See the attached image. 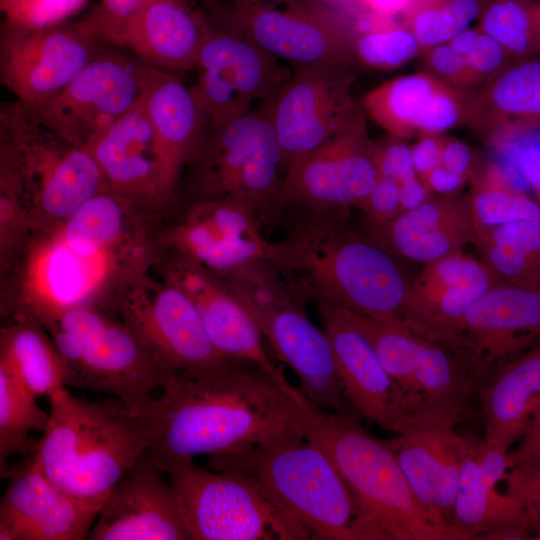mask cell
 Instances as JSON below:
<instances>
[{
  "mask_svg": "<svg viewBox=\"0 0 540 540\" xmlns=\"http://www.w3.org/2000/svg\"><path fill=\"white\" fill-rule=\"evenodd\" d=\"M348 209L292 206L264 259L303 305L327 304L382 322L403 321L410 285L391 253L357 234Z\"/></svg>",
  "mask_w": 540,
  "mask_h": 540,
  "instance_id": "1",
  "label": "cell"
},
{
  "mask_svg": "<svg viewBox=\"0 0 540 540\" xmlns=\"http://www.w3.org/2000/svg\"><path fill=\"white\" fill-rule=\"evenodd\" d=\"M289 384L281 385L260 367L241 361L210 377L178 374L140 409L153 438L147 455L157 464L249 449L291 428Z\"/></svg>",
  "mask_w": 540,
  "mask_h": 540,
  "instance_id": "2",
  "label": "cell"
},
{
  "mask_svg": "<svg viewBox=\"0 0 540 540\" xmlns=\"http://www.w3.org/2000/svg\"><path fill=\"white\" fill-rule=\"evenodd\" d=\"M288 422L328 455L381 540L473 539L419 500L387 440L346 411L319 408L290 384Z\"/></svg>",
  "mask_w": 540,
  "mask_h": 540,
  "instance_id": "3",
  "label": "cell"
},
{
  "mask_svg": "<svg viewBox=\"0 0 540 540\" xmlns=\"http://www.w3.org/2000/svg\"><path fill=\"white\" fill-rule=\"evenodd\" d=\"M48 399V427L31 463L68 495L103 504L151 448L147 418L120 399L92 402L66 387Z\"/></svg>",
  "mask_w": 540,
  "mask_h": 540,
  "instance_id": "4",
  "label": "cell"
},
{
  "mask_svg": "<svg viewBox=\"0 0 540 540\" xmlns=\"http://www.w3.org/2000/svg\"><path fill=\"white\" fill-rule=\"evenodd\" d=\"M209 464L253 479L309 539L381 540L328 455L293 428Z\"/></svg>",
  "mask_w": 540,
  "mask_h": 540,
  "instance_id": "5",
  "label": "cell"
},
{
  "mask_svg": "<svg viewBox=\"0 0 540 540\" xmlns=\"http://www.w3.org/2000/svg\"><path fill=\"white\" fill-rule=\"evenodd\" d=\"M64 364V386L110 394L136 409L175 373L130 324L90 307L58 313L47 327Z\"/></svg>",
  "mask_w": 540,
  "mask_h": 540,
  "instance_id": "6",
  "label": "cell"
},
{
  "mask_svg": "<svg viewBox=\"0 0 540 540\" xmlns=\"http://www.w3.org/2000/svg\"><path fill=\"white\" fill-rule=\"evenodd\" d=\"M272 99L230 121L210 122L186 167L198 198H230L259 216L265 228L281 222L285 177L272 120Z\"/></svg>",
  "mask_w": 540,
  "mask_h": 540,
  "instance_id": "7",
  "label": "cell"
},
{
  "mask_svg": "<svg viewBox=\"0 0 540 540\" xmlns=\"http://www.w3.org/2000/svg\"><path fill=\"white\" fill-rule=\"evenodd\" d=\"M222 277L248 310L274 356L290 367L297 387L312 404L344 411L347 401L326 332L307 317L305 305L264 258Z\"/></svg>",
  "mask_w": 540,
  "mask_h": 540,
  "instance_id": "8",
  "label": "cell"
},
{
  "mask_svg": "<svg viewBox=\"0 0 540 540\" xmlns=\"http://www.w3.org/2000/svg\"><path fill=\"white\" fill-rule=\"evenodd\" d=\"M1 179L47 216L68 219L105 188L92 154L41 123L23 103L0 109Z\"/></svg>",
  "mask_w": 540,
  "mask_h": 540,
  "instance_id": "9",
  "label": "cell"
},
{
  "mask_svg": "<svg viewBox=\"0 0 540 540\" xmlns=\"http://www.w3.org/2000/svg\"><path fill=\"white\" fill-rule=\"evenodd\" d=\"M154 465L169 478L191 540L309 539L245 474L207 470L193 458Z\"/></svg>",
  "mask_w": 540,
  "mask_h": 540,
  "instance_id": "10",
  "label": "cell"
},
{
  "mask_svg": "<svg viewBox=\"0 0 540 540\" xmlns=\"http://www.w3.org/2000/svg\"><path fill=\"white\" fill-rule=\"evenodd\" d=\"M218 25L233 30L296 68L354 63V24L316 0H257L219 7Z\"/></svg>",
  "mask_w": 540,
  "mask_h": 540,
  "instance_id": "11",
  "label": "cell"
},
{
  "mask_svg": "<svg viewBox=\"0 0 540 540\" xmlns=\"http://www.w3.org/2000/svg\"><path fill=\"white\" fill-rule=\"evenodd\" d=\"M154 70L137 56L102 49L58 94L26 106L41 123L86 148L139 102Z\"/></svg>",
  "mask_w": 540,
  "mask_h": 540,
  "instance_id": "12",
  "label": "cell"
},
{
  "mask_svg": "<svg viewBox=\"0 0 540 540\" xmlns=\"http://www.w3.org/2000/svg\"><path fill=\"white\" fill-rule=\"evenodd\" d=\"M354 63L295 69L272 99L284 173L301 157L350 126L362 113L351 95Z\"/></svg>",
  "mask_w": 540,
  "mask_h": 540,
  "instance_id": "13",
  "label": "cell"
},
{
  "mask_svg": "<svg viewBox=\"0 0 540 540\" xmlns=\"http://www.w3.org/2000/svg\"><path fill=\"white\" fill-rule=\"evenodd\" d=\"M86 21L49 27L4 23L1 82L17 101L33 107L58 94L103 49Z\"/></svg>",
  "mask_w": 540,
  "mask_h": 540,
  "instance_id": "14",
  "label": "cell"
},
{
  "mask_svg": "<svg viewBox=\"0 0 540 540\" xmlns=\"http://www.w3.org/2000/svg\"><path fill=\"white\" fill-rule=\"evenodd\" d=\"M538 342L540 291L502 281L469 307L442 346L464 364L477 390Z\"/></svg>",
  "mask_w": 540,
  "mask_h": 540,
  "instance_id": "15",
  "label": "cell"
},
{
  "mask_svg": "<svg viewBox=\"0 0 540 540\" xmlns=\"http://www.w3.org/2000/svg\"><path fill=\"white\" fill-rule=\"evenodd\" d=\"M191 88L208 120L224 123L252 110L257 100L273 98L292 72L249 38L212 27L200 50Z\"/></svg>",
  "mask_w": 540,
  "mask_h": 540,
  "instance_id": "16",
  "label": "cell"
},
{
  "mask_svg": "<svg viewBox=\"0 0 540 540\" xmlns=\"http://www.w3.org/2000/svg\"><path fill=\"white\" fill-rule=\"evenodd\" d=\"M376 179L374 141L364 112L345 130L298 159L286 172L279 204L317 210L359 207Z\"/></svg>",
  "mask_w": 540,
  "mask_h": 540,
  "instance_id": "17",
  "label": "cell"
},
{
  "mask_svg": "<svg viewBox=\"0 0 540 540\" xmlns=\"http://www.w3.org/2000/svg\"><path fill=\"white\" fill-rule=\"evenodd\" d=\"M166 241L172 251L219 276L264 258L269 243L256 212L230 198L194 199Z\"/></svg>",
  "mask_w": 540,
  "mask_h": 540,
  "instance_id": "18",
  "label": "cell"
},
{
  "mask_svg": "<svg viewBox=\"0 0 540 540\" xmlns=\"http://www.w3.org/2000/svg\"><path fill=\"white\" fill-rule=\"evenodd\" d=\"M122 311L124 321L179 375L210 377L239 362L226 358L216 349L192 301L168 279L150 299L136 298Z\"/></svg>",
  "mask_w": 540,
  "mask_h": 540,
  "instance_id": "19",
  "label": "cell"
},
{
  "mask_svg": "<svg viewBox=\"0 0 540 540\" xmlns=\"http://www.w3.org/2000/svg\"><path fill=\"white\" fill-rule=\"evenodd\" d=\"M86 149L97 162L106 187L133 200L164 202L181 177L151 125L143 96Z\"/></svg>",
  "mask_w": 540,
  "mask_h": 540,
  "instance_id": "20",
  "label": "cell"
},
{
  "mask_svg": "<svg viewBox=\"0 0 540 540\" xmlns=\"http://www.w3.org/2000/svg\"><path fill=\"white\" fill-rule=\"evenodd\" d=\"M166 279L192 301L216 349L226 358L254 364L286 385L284 371L270 358L258 325L219 275L172 251Z\"/></svg>",
  "mask_w": 540,
  "mask_h": 540,
  "instance_id": "21",
  "label": "cell"
},
{
  "mask_svg": "<svg viewBox=\"0 0 540 540\" xmlns=\"http://www.w3.org/2000/svg\"><path fill=\"white\" fill-rule=\"evenodd\" d=\"M147 453L110 491L92 540H191L179 499Z\"/></svg>",
  "mask_w": 540,
  "mask_h": 540,
  "instance_id": "22",
  "label": "cell"
},
{
  "mask_svg": "<svg viewBox=\"0 0 540 540\" xmlns=\"http://www.w3.org/2000/svg\"><path fill=\"white\" fill-rule=\"evenodd\" d=\"M317 310L334 351L347 401L384 430L399 434L413 425L390 376L349 310L327 304H317Z\"/></svg>",
  "mask_w": 540,
  "mask_h": 540,
  "instance_id": "23",
  "label": "cell"
},
{
  "mask_svg": "<svg viewBox=\"0 0 540 540\" xmlns=\"http://www.w3.org/2000/svg\"><path fill=\"white\" fill-rule=\"evenodd\" d=\"M101 507L68 495L31 463L1 499L0 540L86 539Z\"/></svg>",
  "mask_w": 540,
  "mask_h": 540,
  "instance_id": "24",
  "label": "cell"
},
{
  "mask_svg": "<svg viewBox=\"0 0 540 540\" xmlns=\"http://www.w3.org/2000/svg\"><path fill=\"white\" fill-rule=\"evenodd\" d=\"M502 281L487 263L463 252L425 263L410 285L403 321L443 345L469 307Z\"/></svg>",
  "mask_w": 540,
  "mask_h": 540,
  "instance_id": "25",
  "label": "cell"
},
{
  "mask_svg": "<svg viewBox=\"0 0 540 540\" xmlns=\"http://www.w3.org/2000/svg\"><path fill=\"white\" fill-rule=\"evenodd\" d=\"M389 376L414 424L456 425L468 417L474 383L464 364L444 346L418 335Z\"/></svg>",
  "mask_w": 540,
  "mask_h": 540,
  "instance_id": "26",
  "label": "cell"
},
{
  "mask_svg": "<svg viewBox=\"0 0 540 540\" xmlns=\"http://www.w3.org/2000/svg\"><path fill=\"white\" fill-rule=\"evenodd\" d=\"M468 90L450 86L429 73L393 78L372 89L364 110L389 135L438 133L465 122Z\"/></svg>",
  "mask_w": 540,
  "mask_h": 540,
  "instance_id": "27",
  "label": "cell"
},
{
  "mask_svg": "<svg viewBox=\"0 0 540 540\" xmlns=\"http://www.w3.org/2000/svg\"><path fill=\"white\" fill-rule=\"evenodd\" d=\"M387 442L419 500L452 526L457 486L470 448V436L458 434L455 425L419 423Z\"/></svg>",
  "mask_w": 540,
  "mask_h": 540,
  "instance_id": "28",
  "label": "cell"
},
{
  "mask_svg": "<svg viewBox=\"0 0 540 540\" xmlns=\"http://www.w3.org/2000/svg\"><path fill=\"white\" fill-rule=\"evenodd\" d=\"M367 237L390 253L423 264L476 244L468 197L456 194L430 196L388 222L369 224Z\"/></svg>",
  "mask_w": 540,
  "mask_h": 540,
  "instance_id": "29",
  "label": "cell"
},
{
  "mask_svg": "<svg viewBox=\"0 0 540 540\" xmlns=\"http://www.w3.org/2000/svg\"><path fill=\"white\" fill-rule=\"evenodd\" d=\"M211 29L183 0H156L125 23L117 46L130 48L155 68L190 71Z\"/></svg>",
  "mask_w": 540,
  "mask_h": 540,
  "instance_id": "30",
  "label": "cell"
},
{
  "mask_svg": "<svg viewBox=\"0 0 540 540\" xmlns=\"http://www.w3.org/2000/svg\"><path fill=\"white\" fill-rule=\"evenodd\" d=\"M477 391L485 441L508 451L540 409V342L501 366Z\"/></svg>",
  "mask_w": 540,
  "mask_h": 540,
  "instance_id": "31",
  "label": "cell"
},
{
  "mask_svg": "<svg viewBox=\"0 0 540 540\" xmlns=\"http://www.w3.org/2000/svg\"><path fill=\"white\" fill-rule=\"evenodd\" d=\"M465 123L491 138L540 129V58L517 60L478 90H468Z\"/></svg>",
  "mask_w": 540,
  "mask_h": 540,
  "instance_id": "32",
  "label": "cell"
},
{
  "mask_svg": "<svg viewBox=\"0 0 540 540\" xmlns=\"http://www.w3.org/2000/svg\"><path fill=\"white\" fill-rule=\"evenodd\" d=\"M476 437L460 471L452 526L473 539H528L536 523L527 508L508 493L502 494L482 473L476 456Z\"/></svg>",
  "mask_w": 540,
  "mask_h": 540,
  "instance_id": "33",
  "label": "cell"
},
{
  "mask_svg": "<svg viewBox=\"0 0 540 540\" xmlns=\"http://www.w3.org/2000/svg\"><path fill=\"white\" fill-rule=\"evenodd\" d=\"M151 125L174 168L182 174L208 120L191 89L172 72L155 68L143 94Z\"/></svg>",
  "mask_w": 540,
  "mask_h": 540,
  "instance_id": "34",
  "label": "cell"
},
{
  "mask_svg": "<svg viewBox=\"0 0 540 540\" xmlns=\"http://www.w3.org/2000/svg\"><path fill=\"white\" fill-rule=\"evenodd\" d=\"M35 317H20L1 332L0 363L36 398L64 386V364Z\"/></svg>",
  "mask_w": 540,
  "mask_h": 540,
  "instance_id": "35",
  "label": "cell"
},
{
  "mask_svg": "<svg viewBox=\"0 0 540 540\" xmlns=\"http://www.w3.org/2000/svg\"><path fill=\"white\" fill-rule=\"evenodd\" d=\"M475 231L483 261L504 281L540 291V220H517Z\"/></svg>",
  "mask_w": 540,
  "mask_h": 540,
  "instance_id": "36",
  "label": "cell"
},
{
  "mask_svg": "<svg viewBox=\"0 0 540 540\" xmlns=\"http://www.w3.org/2000/svg\"><path fill=\"white\" fill-rule=\"evenodd\" d=\"M132 201L103 188L66 219L59 240L78 255L100 258L123 238L126 206Z\"/></svg>",
  "mask_w": 540,
  "mask_h": 540,
  "instance_id": "37",
  "label": "cell"
},
{
  "mask_svg": "<svg viewBox=\"0 0 540 540\" xmlns=\"http://www.w3.org/2000/svg\"><path fill=\"white\" fill-rule=\"evenodd\" d=\"M467 196L475 230L523 219L540 220V205L517 187L495 162L472 174Z\"/></svg>",
  "mask_w": 540,
  "mask_h": 540,
  "instance_id": "38",
  "label": "cell"
},
{
  "mask_svg": "<svg viewBox=\"0 0 540 540\" xmlns=\"http://www.w3.org/2000/svg\"><path fill=\"white\" fill-rule=\"evenodd\" d=\"M36 399L15 374L0 363L1 470L12 454L35 451L39 442L30 437V432L44 433L48 427L49 413L38 406Z\"/></svg>",
  "mask_w": 540,
  "mask_h": 540,
  "instance_id": "39",
  "label": "cell"
},
{
  "mask_svg": "<svg viewBox=\"0 0 540 540\" xmlns=\"http://www.w3.org/2000/svg\"><path fill=\"white\" fill-rule=\"evenodd\" d=\"M479 29L495 39L515 61L540 54L536 0H484Z\"/></svg>",
  "mask_w": 540,
  "mask_h": 540,
  "instance_id": "40",
  "label": "cell"
},
{
  "mask_svg": "<svg viewBox=\"0 0 540 540\" xmlns=\"http://www.w3.org/2000/svg\"><path fill=\"white\" fill-rule=\"evenodd\" d=\"M484 0H410L403 24L416 37L421 52L446 43L479 17Z\"/></svg>",
  "mask_w": 540,
  "mask_h": 540,
  "instance_id": "41",
  "label": "cell"
},
{
  "mask_svg": "<svg viewBox=\"0 0 540 540\" xmlns=\"http://www.w3.org/2000/svg\"><path fill=\"white\" fill-rule=\"evenodd\" d=\"M421 52L413 33L393 21L363 33H355L353 54L361 63L379 69L402 66Z\"/></svg>",
  "mask_w": 540,
  "mask_h": 540,
  "instance_id": "42",
  "label": "cell"
},
{
  "mask_svg": "<svg viewBox=\"0 0 540 540\" xmlns=\"http://www.w3.org/2000/svg\"><path fill=\"white\" fill-rule=\"evenodd\" d=\"M489 140L501 158L496 163L515 185L520 178L540 205V129L504 133Z\"/></svg>",
  "mask_w": 540,
  "mask_h": 540,
  "instance_id": "43",
  "label": "cell"
},
{
  "mask_svg": "<svg viewBox=\"0 0 540 540\" xmlns=\"http://www.w3.org/2000/svg\"><path fill=\"white\" fill-rule=\"evenodd\" d=\"M88 0H0L5 22L24 27H49L64 23Z\"/></svg>",
  "mask_w": 540,
  "mask_h": 540,
  "instance_id": "44",
  "label": "cell"
},
{
  "mask_svg": "<svg viewBox=\"0 0 540 540\" xmlns=\"http://www.w3.org/2000/svg\"><path fill=\"white\" fill-rule=\"evenodd\" d=\"M429 74L461 90H471L479 84L465 59L446 42L421 52Z\"/></svg>",
  "mask_w": 540,
  "mask_h": 540,
  "instance_id": "45",
  "label": "cell"
},
{
  "mask_svg": "<svg viewBox=\"0 0 540 540\" xmlns=\"http://www.w3.org/2000/svg\"><path fill=\"white\" fill-rule=\"evenodd\" d=\"M154 1L156 0H101L98 10L86 22L102 40L117 46L125 23Z\"/></svg>",
  "mask_w": 540,
  "mask_h": 540,
  "instance_id": "46",
  "label": "cell"
},
{
  "mask_svg": "<svg viewBox=\"0 0 540 540\" xmlns=\"http://www.w3.org/2000/svg\"><path fill=\"white\" fill-rule=\"evenodd\" d=\"M376 175L392 178L400 186L417 178L411 147L403 139L389 136L374 142Z\"/></svg>",
  "mask_w": 540,
  "mask_h": 540,
  "instance_id": "47",
  "label": "cell"
},
{
  "mask_svg": "<svg viewBox=\"0 0 540 540\" xmlns=\"http://www.w3.org/2000/svg\"><path fill=\"white\" fill-rule=\"evenodd\" d=\"M400 192L396 180L376 175L370 193L358 208L366 214L369 224L388 222L403 213Z\"/></svg>",
  "mask_w": 540,
  "mask_h": 540,
  "instance_id": "48",
  "label": "cell"
},
{
  "mask_svg": "<svg viewBox=\"0 0 540 540\" xmlns=\"http://www.w3.org/2000/svg\"><path fill=\"white\" fill-rule=\"evenodd\" d=\"M464 59L479 83H486L515 61L495 39L481 30L474 48Z\"/></svg>",
  "mask_w": 540,
  "mask_h": 540,
  "instance_id": "49",
  "label": "cell"
},
{
  "mask_svg": "<svg viewBox=\"0 0 540 540\" xmlns=\"http://www.w3.org/2000/svg\"><path fill=\"white\" fill-rule=\"evenodd\" d=\"M504 481L507 484V493L527 508L540 534V468H512Z\"/></svg>",
  "mask_w": 540,
  "mask_h": 540,
  "instance_id": "50",
  "label": "cell"
},
{
  "mask_svg": "<svg viewBox=\"0 0 540 540\" xmlns=\"http://www.w3.org/2000/svg\"><path fill=\"white\" fill-rule=\"evenodd\" d=\"M508 457L510 469L540 468V409Z\"/></svg>",
  "mask_w": 540,
  "mask_h": 540,
  "instance_id": "51",
  "label": "cell"
},
{
  "mask_svg": "<svg viewBox=\"0 0 540 540\" xmlns=\"http://www.w3.org/2000/svg\"><path fill=\"white\" fill-rule=\"evenodd\" d=\"M444 138L438 133H422L411 147L414 167L422 182L432 170L441 165Z\"/></svg>",
  "mask_w": 540,
  "mask_h": 540,
  "instance_id": "52",
  "label": "cell"
},
{
  "mask_svg": "<svg viewBox=\"0 0 540 540\" xmlns=\"http://www.w3.org/2000/svg\"><path fill=\"white\" fill-rule=\"evenodd\" d=\"M473 156L464 142L455 138H444L441 165L470 179Z\"/></svg>",
  "mask_w": 540,
  "mask_h": 540,
  "instance_id": "53",
  "label": "cell"
},
{
  "mask_svg": "<svg viewBox=\"0 0 540 540\" xmlns=\"http://www.w3.org/2000/svg\"><path fill=\"white\" fill-rule=\"evenodd\" d=\"M468 179V177L440 165L424 178L423 183L431 194L453 195L464 186Z\"/></svg>",
  "mask_w": 540,
  "mask_h": 540,
  "instance_id": "54",
  "label": "cell"
},
{
  "mask_svg": "<svg viewBox=\"0 0 540 540\" xmlns=\"http://www.w3.org/2000/svg\"><path fill=\"white\" fill-rule=\"evenodd\" d=\"M369 12L392 16L403 12L410 0H354Z\"/></svg>",
  "mask_w": 540,
  "mask_h": 540,
  "instance_id": "55",
  "label": "cell"
},
{
  "mask_svg": "<svg viewBox=\"0 0 540 540\" xmlns=\"http://www.w3.org/2000/svg\"><path fill=\"white\" fill-rule=\"evenodd\" d=\"M480 34L479 28H467L454 36L448 43L461 56H467L474 48Z\"/></svg>",
  "mask_w": 540,
  "mask_h": 540,
  "instance_id": "56",
  "label": "cell"
},
{
  "mask_svg": "<svg viewBox=\"0 0 540 540\" xmlns=\"http://www.w3.org/2000/svg\"><path fill=\"white\" fill-rule=\"evenodd\" d=\"M316 1L329 5L333 8H336L338 5H341L342 3H346L348 0H316Z\"/></svg>",
  "mask_w": 540,
  "mask_h": 540,
  "instance_id": "57",
  "label": "cell"
},
{
  "mask_svg": "<svg viewBox=\"0 0 540 540\" xmlns=\"http://www.w3.org/2000/svg\"><path fill=\"white\" fill-rule=\"evenodd\" d=\"M231 4L234 5H248L254 3L257 0H229Z\"/></svg>",
  "mask_w": 540,
  "mask_h": 540,
  "instance_id": "58",
  "label": "cell"
},
{
  "mask_svg": "<svg viewBox=\"0 0 540 540\" xmlns=\"http://www.w3.org/2000/svg\"><path fill=\"white\" fill-rule=\"evenodd\" d=\"M537 1V6H538V15H539V24H540V0H536Z\"/></svg>",
  "mask_w": 540,
  "mask_h": 540,
  "instance_id": "59",
  "label": "cell"
},
{
  "mask_svg": "<svg viewBox=\"0 0 540 540\" xmlns=\"http://www.w3.org/2000/svg\"><path fill=\"white\" fill-rule=\"evenodd\" d=\"M537 539H540V534H539V537H537Z\"/></svg>",
  "mask_w": 540,
  "mask_h": 540,
  "instance_id": "60",
  "label": "cell"
}]
</instances>
